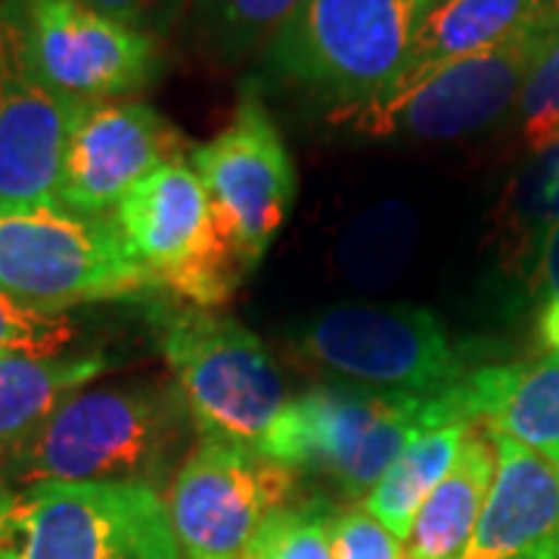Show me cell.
<instances>
[{
    "label": "cell",
    "mask_w": 559,
    "mask_h": 559,
    "mask_svg": "<svg viewBox=\"0 0 559 559\" xmlns=\"http://www.w3.org/2000/svg\"><path fill=\"white\" fill-rule=\"evenodd\" d=\"M197 423L175 385L81 389L44 423L3 473L0 488L38 481H106L162 491L197 444Z\"/></svg>",
    "instance_id": "cell-1"
},
{
    "label": "cell",
    "mask_w": 559,
    "mask_h": 559,
    "mask_svg": "<svg viewBox=\"0 0 559 559\" xmlns=\"http://www.w3.org/2000/svg\"><path fill=\"white\" fill-rule=\"evenodd\" d=\"M454 389L417 399L352 382L314 385L286 401L255 451L296 473L330 479L348 498H367L417 432L466 423Z\"/></svg>",
    "instance_id": "cell-2"
},
{
    "label": "cell",
    "mask_w": 559,
    "mask_h": 559,
    "mask_svg": "<svg viewBox=\"0 0 559 559\" xmlns=\"http://www.w3.org/2000/svg\"><path fill=\"white\" fill-rule=\"evenodd\" d=\"M429 0H301L264 50L271 79L333 112L370 100L399 79Z\"/></svg>",
    "instance_id": "cell-3"
},
{
    "label": "cell",
    "mask_w": 559,
    "mask_h": 559,
    "mask_svg": "<svg viewBox=\"0 0 559 559\" xmlns=\"http://www.w3.org/2000/svg\"><path fill=\"white\" fill-rule=\"evenodd\" d=\"M0 559H180L159 491L106 481L0 488Z\"/></svg>",
    "instance_id": "cell-4"
},
{
    "label": "cell",
    "mask_w": 559,
    "mask_h": 559,
    "mask_svg": "<svg viewBox=\"0 0 559 559\" xmlns=\"http://www.w3.org/2000/svg\"><path fill=\"white\" fill-rule=\"evenodd\" d=\"M557 25L559 16L535 22L479 53L407 69L370 100L330 112V119L367 138L454 140L476 134L520 103L522 84Z\"/></svg>",
    "instance_id": "cell-5"
},
{
    "label": "cell",
    "mask_w": 559,
    "mask_h": 559,
    "mask_svg": "<svg viewBox=\"0 0 559 559\" xmlns=\"http://www.w3.org/2000/svg\"><path fill=\"white\" fill-rule=\"evenodd\" d=\"M0 289L47 311L162 293L112 215L62 205H0Z\"/></svg>",
    "instance_id": "cell-6"
},
{
    "label": "cell",
    "mask_w": 559,
    "mask_h": 559,
    "mask_svg": "<svg viewBox=\"0 0 559 559\" xmlns=\"http://www.w3.org/2000/svg\"><path fill=\"white\" fill-rule=\"evenodd\" d=\"M156 342L200 439L259 444L286 407L277 360L240 320L212 308H159Z\"/></svg>",
    "instance_id": "cell-7"
},
{
    "label": "cell",
    "mask_w": 559,
    "mask_h": 559,
    "mask_svg": "<svg viewBox=\"0 0 559 559\" xmlns=\"http://www.w3.org/2000/svg\"><path fill=\"white\" fill-rule=\"evenodd\" d=\"M293 352L340 382L417 399H436L476 370L444 323L414 305L323 308L296 326Z\"/></svg>",
    "instance_id": "cell-8"
},
{
    "label": "cell",
    "mask_w": 559,
    "mask_h": 559,
    "mask_svg": "<svg viewBox=\"0 0 559 559\" xmlns=\"http://www.w3.org/2000/svg\"><path fill=\"white\" fill-rule=\"evenodd\" d=\"M112 221L162 293L193 308H218L240 286L246 271L187 159L165 162L140 178L112 209Z\"/></svg>",
    "instance_id": "cell-9"
},
{
    "label": "cell",
    "mask_w": 559,
    "mask_h": 559,
    "mask_svg": "<svg viewBox=\"0 0 559 559\" xmlns=\"http://www.w3.org/2000/svg\"><path fill=\"white\" fill-rule=\"evenodd\" d=\"M0 20L25 69L62 97L121 100L159 79V40L81 0H3Z\"/></svg>",
    "instance_id": "cell-10"
},
{
    "label": "cell",
    "mask_w": 559,
    "mask_h": 559,
    "mask_svg": "<svg viewBox=\"0 0 559 559\" xmlns=\"http://www.w3.org/2000/svg\"><path fill=\"white\" fill-rule=\"evenodd\" d=\"M299 473L252 444L200 439L168 488L180 559H242L271 513L289 507Z\"/></svg>",
    "instance_id": "cell-11"
},
{
    "label": "cell",
    "mask_w": 559,
    "mask_h": 559,
    "mask_svg": "<svg viewBox=\"0 0 559 559\" xmlns=\"http://www.w3.org/2000/svg\"><path fill=\"white\" fill-rule=\"evenodd\" d=\"M187 162L202 180L240 267L249 274L277 240L299 190L286 140L252 84L240 94L227 128L205 143H193Z\"/></svg>",
    "instance_id": "cell-12"
},
{
    "label": "cell",
    "mask_w": 559,
    "mask_h": 559,
    "mask_svg": "<svg viewBox=\"0 0 559 559\" xmlns=\"http://www.w3.org/2000/svg\"><path fill=\"white\" fill-rule=\"evenodd\" d=\"M187 153L183 134L150 103H84L62 159L60 205L94 218L112 215L140 178Z\"/></svg>",
    "instance_id": "cell-13"
},
{
    "label": "cell",
    "mask_w": 559,
    "mask_h": 559,
    "mask_svg": "<svg viewBox=\"0 0 559 559\" xmlns=\"http://www.w3.org/2000/svg\"><path fill=\"white\" fill-rule=\"evenodd\" d=\"M81 106L25 69L0 20V205H60L62 159Z\"/></svg>",
    "instance_id": "cell-14"
},
{
    "label": "cell",
    "mask_w": 559,
    "mask_h": 559,
    "mask_svg": "<svg viewBox=\"0 0 559 559\" xmlns=\"http://www.w3.org/2000/svg\"><path fill=\"white\" fill-rule=\"evenodd\" d=\"M491 436L495 479L460 559H559V466Z\"/></svg>",
    "instance_id": "cell-15"
},
{
    "label": "cell",
    "mask_w": 559,
    "mask_h": 559,
    "mask_svg": "<svg viewBox=\"0 0 559 559\" xmlns=\"http://www.w3.org/2000/svg\"><path fill=\"white\" fill-rule=\"evenodd\" d=\"M460 417L559 466V358L476 367L457 385Z\"/></svg>",
    "instance_id": "cell-16"
},
{
    "label": "cell",
    "mask_w": 559,
    "mask_h": 559,
    "mask_svg": "<svg viewBox=\"0 0 559 559\" xmlns=\"http://www.w3.org/2000/svg\"><path fill=\"white\" fill-rule=\"evenodd\" d=\"M106 367L109 364L103 355H0V479L44 429V423Z\"/></svg>",
    "instance_id": "cell-17"
},
{
    "label": "cell",
    "mask_w": 559,
    "mask_h": 559,
    "mask_svg": "<svg viewBox=\"0 0 559 559\" xmlns=\"http://www.w3.org/2000/svg\"><path fill=\"white\" fill-rule=\"evenodd\" d=\"M495 444L485 429H469L457 463L423 500L411 535L404 540V559H460L476 532L488 488L495 479Z\"/></svg>",
    "instance_id": "cell-18"
},
{
    "label": "cell",
    "mask_w": 559,
    "mask_h": 559,
    "mask_svg": "<svg viewBox=\"0 0 559 559\" xmlns=\"http://www.w3.org/2000/svg\"><path fill=\"white\" fill-rule=\"evenodd\" d=\"M557 16L559 0H429L401 72L479 53L535 22Z\"/></svg>",
    "instance_id": "cell-19"
},
{
    "label": "cell",
    "mask_w": 559,
    "mask_h": 559,
    "mask_svg": "<svg viewBox=\"0 0 559 559\" xmlns=\"http://www.w3.org/2000/svg\"><path fill=\"white\" fill-rule=\"evenodd\" d=\"M469 429L473 423H441L417 432L382 473V479L370 488L364 510L377 516L395 538L407 540L423 500L436 491V485L457 463Z\"/></svg>",
    "instance_id": "cell-20"
},
{
    "label": "cell",
    "mask_w": 559,
    "mask_h": 559,
    "mask_svg": "<svg viewBox=\"0 0 559 559\" xmlns=\"http://www.w3.org/2000/svg\"><path fill=\"white\" fill-rule=\"evenodd\" d=\"M419 240L417 212L401 200H385L348 221L336 246L345 280L364 289H382L401 277Z\"/></svg>",
    "instance_id": "cell-21"
},
{
    "label": "cell",
    "mask_w": 559,
    "mask_h": 559,
    "mask_svg": "<svg viewBox=\"0 0 559 559\" xmlns=\"http://www.w3.org/2000/svg\"><path fill=\"white\" fill-rule=\"evenodd\" d=\"M559 227V140L538 150L510 180L498 209L500 252L510 264L538 259Z\"/></svg>",
    "instance_id": "cell-22"
},
{
    "label": "cell",
    "mask_w": 559,
    "mask_h": 559,
    "mask_svg": "<svg viewBox=\"0 0 559 559\" xmlns=\"http://www.w3.org/2000/svg\"><path fill=\"white\" fill-rule=\"evenodd\" d=\"M301 0H193L187 13L190 40L202 57L234 66L267 50Z\"/></svg>",
    "instance_id": "cell-23"
},
{
    "label": "cell",
    "mask_w": 559,
    "mask_h": 559,
    "mask_svg": "<svg viewBox=\"0 0 559 559\" xmlns=\"http://www.w3.org/2000/svg\"><path fill=\"white\" fill-rule=\"evenodd\" d=\"M336 513L320 503H289L271 513L242 559H333Z\"/></svg>",
    "instance_id": "cell-24"
},
{
    "label": "cell",
    "mask_w": 559,
    "mask_h": 559,
    "mask_svg": "<svg viewBox=\"0 0 559 559\" xmlns=\"http://www.w3.org/2000/svg\"><path fill=\"white\" fill-rule=\"evenodd\" d=\"M79 342V323L69 311H47L0 289V355L60 358Z\"/></svg>",
    "instance_id": "cell-25"
},
{
    "label": "cell",
    "mask_w": 559,
    "mask_h": 559,
    "mask_svg": "<svg viewBox=\"0 0 559 559\" xmlns=\"http://www.w3.org/2000/svg\"><path fill=\"white\" fill-rule=\"evenodd\" d=\"M522 140L528 150H544L559 140V25L544 44L520 94Z\"/></svg>",
    "instance_id": "cell-26"
},
{
    "label": "cell",
    "mask_w": 559,
    "mask_h": 559,
    "mask_svg": "<svg viewBox=\"0 0 559 559\" xmlns=\"http://www.w3.org/2000/svg\"><path fill=\"white\" fill-rule=\"evenodd\" d=\"M333 559H404V540L367 510H345L333 520Z\"/></svg>",
    "instance_id": "cell-27"
},
{
    "label": "cell",
    "mask_w": 559,
    "mask_h": 559,
    "mask_svg": "<svg viewBox=\"0 0 559 559\" xmlns=\"http://www.w3.org/2000/svg\"><path fill=\"white\" fill-rule=\"evenodd\" d=\"M81 3L159 40L187 20L193 0H81Z\"/></svg>",
    "instance_id": "cell-28"
},
{
    "label": "cell",
    "mask_w": 559,
    "mask_h": 559,
    "mask_svg": "<svg viewBox=\"0 0 559 559\" xmlns=\"http://www.w3.org/2000/svg\"><path fill=\"white\" fill-rule=\"evenodd\" d=\"M535 283L547 299H559V227L540 246L535 259Z\"/></svg>",
    "instance_id": "cell-29"
},
{
    "label": "cell",
    "mask_w": 559,
    "mask_h": 559,
    "mask_svg": "<svg viewBox=\"0 0 559 559\" xmlns=\"http://www.w3.org/2000/svg\"><path fill=\"white\" fill-rule=\"evenodd\" d=\"M538 340L550 358H559V299H547L538 314Z\"/></svg>",
    "instance_id": "cell-30"
}]
</instances>
